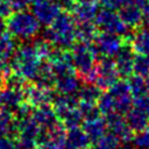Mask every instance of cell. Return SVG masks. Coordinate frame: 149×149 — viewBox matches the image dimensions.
I'll return each mask as SVG.
<instances>
[{"label": "cell", "mask_w": 149, "mask_h": 149, "mask_svg": "<svg viewBox=\"0 0 149 149\" xmlns=\"http://www.w3.org/2000/svg\"><path fill=\"white\" fill-rule=\"evenodd\" d=\"M76 27L77 24L74 17L68 12H61V14L44 30V40L62 49L70 48L77 40Z\"/></svg>", "instance_id": "obj_1"}, {"label": "cell", "mask_w": 149, "mask_h": 149, "mask_svg": "<svg viewBox=\"0 0 149 149\" xmlns=\"http://www.w3.org/2000/svg\"><path fill=\"white\" fill-rule=\"evenodd\" d=\"M42 62L36 55L33 44L23 43L16 48L10 68L26 80H34L37 77Z\"/></svg>", "instance_id": "obj_2"}, {"label": "cell", "mask_w": 149, "mask_h": 149, "mask_svg": "<svg viewBox=\"0 0 149 149\" xmlns=\"http://www.w3.org/2000/svg\"><path fill=\"white\" fill-rule=\"evenodd\" d=\"M7 33L19 40H30L35 37L40 29L41 23L33 14V12L17 10L6 20Z\"/></svg>", "instance_id": "obj_3"}, {"label": "cell", "mask_w": 149, "mask_h": 149, "mask_svg": "<svg viewBox=\"0 0 149 149\" xmlns=\"http://www.w3.org/2000/svg\"><path fill=\"white\" fill-rule=\"evenodd\" d=\"M71 57L72 63L76 69V72L78 73L79 78L85 81L87 76L91 73V71L95 66V61L98 58L95 51L92 48V44H85V43H77L72 45L71 49Z\"/></svg>", "instance_id": "obj_4"}, {"label": "cell", "mask_w": 149, "mask_h": 149, "mask_svg": "<svg viewBox=\"0 0 149 149\" xmlns=\"http://www.w3.org/2000/svg\"><path fill=\"white\" fill-rule=\"evenodd\" d=\"M95 26L101 33L114 34L118 36H127L128 35V27L122 22L119 14L115 10L111 9H101L98 12L95 16Z\"/></svg>", "instance_id": "obj_5"}, {"label": "cell", "mask_w": 149, "mask_h": 149, "mask_svg": "<svg viewBox=\"0 0 149 149\" xmlns=\"http://www.w3.org/2000/svg\"><path fill=\"white\" fill-rule=\"evenodd\" d=\"M94 85H97L101 90H108L118 80L119 77L115 63L112 57H99V61L94 66Z\"/></svg>", "instance_id": "obj_6"}, {"label": "cell", "mask_w": 149, "mask_h": 149, "mask_svg": "<svg viewBox=\"0 0 149 149\" xmlns=\"http://www.w3.org/2000/svg\"><path fill=\"white\" fill-rule=\"evenodd\" d=\"M122 45L123 40L121 36L108 33L98 34L95 41L92 43V48L98 57H115Z\"/></svg>", "instance_id": "obj_7"}, {"label": "cell", "mask_w": 149, "mask_h": 149, "mask_svg": "<svg viewBox=\"0 0 149 149\" xmlns=\"http://www.w3.org/2000/svg\"><path fill=\"white\" fill-rule=\"evenodd\" d=\"M31 12L40 23L49 26L61 14L62 7L56 0H33Z\"/></svg>", "instance_id": "obj_8"}, {"label": "cell", "mask_w": 149, "mask_h": 149, "mask_svg": "<svg viewBox=\"0 0 149 149\" xmlns=\"http://www.w3.org/2000/svg\"><path fill=\"white\" fill-rule=\"evenodd\" d=\"M65 127L59 123L51 129L42 132L38 140L40 149H66L65 147Z\"/></svg>", "instance_id": "obj_9"}, {"label": "cell", "mask_w": 149, "mask_h": 149, "mask_svg": "<svg viewBox=\"0 0 149 149\" xmlns=\"http://www.w3.org/2000/svg\"><path fill=\"white\" fill-rule=\"evenodd\" d=\"M23 94L26 101L31 107H38L47 105L54 100L55 95L50 87H44L38 84H31L23 88Z\"/></svg>", "instance_id": "obj_10"}, {"label": "cell", "mask_w": 149, "mask_h": 149, "mask_svg": "<svg viewBox=\"0 0 149 149\" xmlns=\"http://www.w3.org/2000/svg\"><path fill=\"white\" fill-rule=\"evenodd\" d=\"M106 126L107 129L115 134L121 142L128 143L129 141L133 140V130L129 128V126L127 125L126 118L122 116V114L118 113V112H113L108 115H106Z\"/></svg>", "instance_id": "obj_11"}, {"label": "cell", "mask_w": 149, "mask_h": 149, "mask_svg": "<svg viewBox=\"0 0 149 149\" xmlns=\"http://www.w3.org/2000/svg\"><path fill=\"white\" fill-rule=\"evenodd\" d=\"M134 51L132 47L125 42L120 51L115 56V68L119 76L122 77H130L134 72Z\"/></svg>", "instance_id": "obj_12"}, {"label": "cell", "mask_w": 149, "mask_h": 149, "mask_svg": "<svg viewBox=\"0 0 149 149\" xmlns=\"http://www.w3.org/2000/svg\"><path fill=\"white\" fill-rule=\"evenodd\" d=\"M31 116L44 130L51 129L61 123L54 107H51L49 104L35 107V109L31 112Z\"/></svg>", "instance_id": "obj_13"}, {"label": "cell", "mask_w": 149, "mask_h": 149, "mask_svg": "<svg viewBox=\"0 0 149 149\" xmlns=\"http://www.w3.org/2000/svg\"><path fill=\"white\" fill-rule=\"evenodd\" d=\"M72 16L78 22H90L98 14V5L93 0H77L72 8Z\"/></svg>", "instance_id": "obj_14"}, {"label": "cell", "mask_w": 149, "mask_h": 149, "mask_svg": "<svg viewBox=\"0 0 149 149\" xmlns=\"http://www.w3.org/2000/svg\"><path fill=\"white\" fill-rule=\"evenodd\" d=\"M119 16L128 28H139L143 22V10L135 3L122 5L119 9Z\"/></svg>", "instance_id": "obj_15"}, {"label": "cell", "mask_w": 149, "mask_h": 149, "mask_svg": "<svg viewBox=\"0 0 149 149\" xmlns=\"http://www.w3.org/2000/svg\"><path fill=\"white\" fill-rule=\"evenodd\" d=\"M24 99L23 90L19 88H10V87H3L0 90V109H7V111H15Z\"/></svg>", "instance_id": "obj_16"}, {"label": "cell", "mask_w": 149, "mask_h": 149, "mask_svg": "<svg viewBox=\"0 0 149 149\" xmlns=\"http://www.w3.org/2000/svg\"><path fill=\"white\" fill-rule=\"evenodd\" d=\"M91 140L83 128L76 127L68 129L65 136L66 149H88L91 146Z\"/></svg>", "instance_id": "obj_17"}, {"label": "cell", "mask_w": 149, "mask_h": 149, "mask_svg": "<svg viewBox=\"0 0 149 149\" xmlns=\"http://www.w3.org/2000/svg\"><path fill=\"white\" fill-rule=\"evenodd\" d=\"M126 43H128L133 51L140 55H149V30L146 28L137 29L134 34L127 35Z\"/></svg>", "instance_id": "obj_18"}, {"label": "cell", "mask_w": 149, "mask_h": 149, "mask_svg": "<svg viewBox=\"0 0 149 149\" xmlns=\"http://www.w3.org/2000/svg\"><path fill=\"white\" fill-rule=\"evenodd\" d=\"M79 79L76 73H68L56 77L55 88L59 94H73L79 87Z\"/></svg>", "instance_id": "obj_19"}, {"label": "cell", "mask_w": 149, "mask_h": 149, "mask_svg": "<svg viewBox=\"0 0 149 149\" xmlns=\"http://www.w3.org/2000/svg\"><path fill=\"white\" fill-rule=\"evenodd\" d=\"M83 129L90 137L91 142L94 143L97 140H99L104 134H106V121L105 119H101L100 116L94 118V119H88L85 120L83 123Z\"/></svg>", "instance_id": "obj_20"}, {"label": "cell", "mask_w": 149, "mask_h": 149, "mask_svg": "<svg viewBox=\"0 0 149 149\" xmlns=\"http://www.w3.org/2000/svg\"><path fill=\"white\" fill-rule=\"evenodd\" d=\"M99 34V29L95 23L90 22H79L76 27V38L80 43L92 44Z\"/></svg>", "instance_id": "obj_21"}, {"label": "cell", "mask_w": 149, "mask_h": 149, "mask_svg": "<svg viewBox=\"0 0 149 149\" xmlns=\"http://www.w3.org/2000/svg\"><path fill=\"white\" fill-rule=\"evenodd\" d=\"M126 121H127V125L129 126V128L136 133V132L143 130L148 127L149 116L137 108H132L126 114Z\"/></svg>", "instance_id": "obj_22"}, {"label": "cell", "mask_w": 149, "mask_h": 149, "mask_svg": "<svg viewBox=\"0 0 149 149\" xmlns=\"http://www.w3.org/2000/svg\"><path fill=\"white\" fill-rule=\"evenodd\" d=\"M16 51V45L14 38L8 34L3 33L0 35V62L7 63L10 58H13Z\"/></svg>", "instance_id": "obj_23"}, {"label": "cell", "mask_w": 149, "mask_h": 149, "mask_svg": "<svg viewBox=\"0 0 149 149\" xmlns=\"http://www.w3.org/2000/svg\"><path fill=\"white\" fill-rule=\"evenodd\" d=\"M36 80H37L36 84L42 85L44 87H50L51 88L55 85L56 74H55V72H54L49 62H44V63L41 64L37 77H36Z\"/></svg>", "instance_id": "obj_24"}, {"label": "cell", "mask_w": 149, "mask_h": 149, "mask_svg": "<svg viewBox=\"0 0 149 149\" xmlns=\"http://www.w3.org/2000/svg\"><path fill=\"white\" fill-rule=\"evenodd\" d=\"M101 88L98 87L97 85L94 84H87L85 86H83L80 90H79V93H78V99L79 101H83V102H93V104H97L99 97L101 95Z\"/></svg>", "instance_id": "obj_25"}, {"label": "cell", "mask_w": 149, "mask_h": 149, "mask_svg": "<svg viewBox=\"0 0 149 149\" xmlns=\"http://www.w3.org/2000/svg\"><path fill=\"white\" fill-rule=\"evenodd\" d=\"M128 84H129V88H130V93H132L133 98L141 97L149 92L147 80L143 79V77H141L139 74H134V76L132 74L129 77Z\"/></svg>", "instance_id": "obj_26"}, {"label": "cell", "mask_w": 149, "mask_h": 149, "mask_svg": "<svg viewBox=\"0 0 149 149\" xmlns=\"http://www.w3.org/2000/svg\"><path fill=\"white\" fill-rule=\"evenodd\" d=\"M15 119L10 111L0 109V136L15 132Z\"/></svg>", "instance_id": "obj_27"}, {"label": "cell", "mask_w": 149, "mask_h": 149, "mask_svg": "<svg viewBox=\"0 0 149 149\" xmlns=\"http://www.w3.org/2000/svg\"><path fill=\"white\" fill-rule=\"evenodd\" d=\"M120 139L113 134V133H107L104 134L99 140H97L93 144H94V149H118L119 144H120Z\"/></svg>", "instance_id": "obj_28"}, {"label": "cell", "mask_w": 149, "mask_h": 149, "mask_svg": "<svg viewBox=\"0 0 149 149\" xmlns=\"http://www.w3.org/2000/svg\"><path fill=\"white\" fill-rule=\"evenodd\" d=\"M97 106H98L99 112L104 115H108L115 112V100L109 92L101 93V95L99 97L97 101Z\"/></svg>", "instance_id": "obj_29"}, {"label": "cell", "mask_w": 149, "mask_h": 149, "mask_svg": "<svg viewBox=\"0 0 149 149\" xmlns=\"http://www.w3.org/2000/svg\"><path fill=\"white\" fill-rule=\"evenodd\" d=\"M33 45L36 51V55L41 61H49L51 58L55 49L52 48V44L50 42H48L47 40H36Z\"/></svg>", "instance_id": "obj_30"}, {"label": "cell", "mask_w": 149, "mask_h": 149, "mask_svg": "<svg viewBox=\"0 0 149 149\" xmlns=\"http://www.w3.org/2000/svg\"><path fill=\"white\" fill-rule=\"evenodd\" d=\"M134 73L141 77L149 76V55L137 54L134 57Z\"/></svg>", "instance_id": "obj_31"}, {"label": "cell", "mask_w": 149, "mask_h": 149, "mask_svg": "<svg viewBox=\"0 0 149 149\" xmlns=\"http://www.w3.org/2000/svg\"><path fill=\"white\" fill-rule=\"evenodd\" d=\"M108 92L113 95L114 99H118V98H122V97H126V95H130V88H129V84L127 80L125 79H118L109 88H108Z\"/></svg>", "instance_id": "obj_32"}, {"label": "cell", "mask_w": 149, "mask_h": 149, "mask_svg": "<svg viewBox=\"0 0 149 149\" xmlns=\"http://www.w3.org/2000/svg\"><path fill=\"white\" fill-rule=\"evenodd\" d=\"M78 107H79L80 113H81V115H83V118H84L85 120L98 118L99 114H100L97 104H93V102H83V101H78Z\"/></svg>", "instance_id": "obj_33"}, {"label": "cell", "mask_w": 149, "mask_h": 149, "mask_svg": "<svg viewBox=\"0 0 149 149\" xmlns=\"http://www.w3.org/2000/svg\"><path fill=\"white\" fill-rule=\"evenodd\" d=\"M132 141L137 149H149V128L136 132Z\"/></svg>", "instance_id": "obj_34"}, {"label": "cell", "mask_w": 149, "mask_h": 149, "mask_svg": "<svg viewBox=\"0 0 149 149\" xmlns=\"http://www.w3.org/2000/svg\"><path fill=\"white\" fill-rule=\"evenodd\" d=\"M133 106L135 108L142 111L143 113H146L149 116V92L141 95V97L134 98L133 99Z\"/></svg>", "instance_id": "obj_35"}, {"label": "cell", "mask_w": 149, "mask_h": 149, "mask_svg": "<svg viewBox=\"0 0 149 149\" xmlns=\"http://www.w3.org/2000/svg\"><path fill=\"white\" fill-rule=\"evenodd\" d=\"M100 3L106 9L116 10V9L121 8V6L123 3V0H100Z\"/></svg>", "instance_id": "obj_36"}, {"label": "cell", "mask_w": 149, "mask_h": 149, "mask_svg": "<svg viewBox=\"0 0 149 149\" xmlns=\"http://www.w3.org/2000/svg\"><path fill=\"white\" fill-rule=\"evenodd\" d=\"M8 2L10 3L13 10H24L31 2L33 0H8Z\"/></svg>", "instance_id": "obj_37"}, {"label": "cell", "mask_w": 149, "mask_h": 149, "mask_svg": "<svg viewBox=\"0 0 149 149\" xmlns=\"http://www.w3.org/2000/svg\"><path fill=\"white\" fill-rule=\"evenodd\" d=\"M0 149H16V143L8 135L0 136Z\"/></svg>", "instance_id": "obj_38"}, {"label": "cell", "mask_w": 149, "mask_h": 149, "mask_svg": "<svg viewBox=\"0 0 149 149\" xmlns=\"http://www.w3.org/2000/svg\"><path fill=\"white\" fill-rule=\"evenodd\" d=\"M142 10H143V22L147 27V29L149 30V0L146 1V3L142 6Z\"/></svg>", "instance_id": "obj_39"}, {"label": "cell", "mask_w": 149, "mask_h": 149, "mask_svg": "<svg viewBox=\"0 0 149 149\" xmlns=\"http://www.w3.org/2000/svg\"><path fill=\"white\" fill-rule=\"evenodd\" d=\"M7 31V26H6V19L0 16V35Z\"/></svg>", "instance_id": "obj_40"}, {"label": "cell", "mask_w": 149, "mask_h": 149, "mask_svg": "<svg viewBox=\"0 0 149 149\" xmlns=\"http://www.w3.org/2000/svg\"><path fill=\"white\" fill-rule=\"evenodd\" d=\"M147 0H123L125 3H135V5H139V6H143L146 3Z\"/></svg>", "instance_id": "obj_41"}, {"label": "cell", "mask_w": 149, "mask_h": 149, "mask_svg": "<svg viewBox=\"0 0 149 149\" xmlns=\"http://www.w3.org/2000/svg\"><path fill=\"white\" fill-rule=\"evenodd\" d=\"M118 149H137L135 146H129V144H127V143H125V146H121V147H119Z\"/></svg>", "instance_id": "obj_42"}, {"label": "cell", "mask_w": 149, "mask_h": 149, "mask_svg": "<svg viewBox=\"0 0 149 149\" xmlns=\"http://www.w3.org/2000/svg\"><path fill=\"white\" fill-rule=\"evenodd\" d=\"M16 149H29V148H21V147H16ZM31 149H40V148L37 147V148H31Z\"/></svg>", "instance_id": "obj_43"}, {"label": "cell", "mask_w": 149, "mask_h": 149, "mask_svg": "<svg viewBox=\"0 0 149 149\" xmlns=\"http://www.w3.org/2000/svg\"><path fill=\"white\" fill-rule=\"evenodd\" d=\"M146 80H147V85H148V90H149V76L147 77V79H146Z\"/></svg>", "instance_id": "obj_44"}, {"label": "cell", "mask_w": 149, "mask_h": 149, "mask_svg": "<svg viewBox=\"0 0 149 149\" xmlns=\"http://www.w3.org/2000/svg\"><path fill=\"white\" fill-rule=\"evenodd\" d=\"M5 1H8V0H0V3H2V2H5Z\"/></svg>", "instance_id": "obj_45"}, {"label": "cell", "mask_w": 149, "mask_h": 149, "mask_svg": "<svg viewBox=\"0 0 149 149\" xmlns=\"http://www.w3.org/2000/svg\"><path fill=\"white\" fill-rule=\"evenodd\" d=\"M93 1H95V0H93Z\"/></svg>", "instance_id": "obj_46"}]
</instances>
